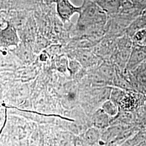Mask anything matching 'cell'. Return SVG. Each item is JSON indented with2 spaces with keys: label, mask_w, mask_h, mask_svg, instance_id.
I'll return each instance as SVG.
<instances>
[{
  "label": "cell",
  "mask_w": 146,
  "mask_h": 146,
  "mask_svg": "<svg viewBox=\"0 0 146 146\" xmlns=\"http://www.w3.org/2000/svg\"><path fill=\"white\" fill-rule=\"evenodd\" d=\"M35 62L30 66H24L14 72V80L22 82H30L34 80L37 74Z\"/></svg>",
  "instance_id": "obj_6"
},
{
  "label": "cell",
  "mask_w": 146,
  "mask_h": 146,
  "mask_svg": "<svg viewBox=\"0 0 146 146\" xmlns=\"http://www.w3.org/2000/svg\"><path fill=\"white\" fill-rule=\"evenodd\" d=\"M82 9L78 14V26H90L107 21L108 14L90 0H83Z\"/></svg>",
  "instance_id": "obj_2"
},
{
  "label": "cell",
  "mask_w": 146,
  "mask_h": 146,
  "mask_svg": "<svg viewBox=\"0 0 146 146\" xmlns=\"http://www.w3.org/2000/svg\"><path fill=\"white\" fill-rule=\"evenodd\" d=\"M21 42L18 31L10 22H6L5 26L0 28V46L13 49Z\"/></svg>",
  "instance_id": "obj_3"
},
{
  "label": "cell",
  "mask_w": 146,
  "mask_h": 146,
  "mask_svg": "<svg viewBox=\"0 0 146 146\" xmlns=\"http://www.w3.org/2000/svg\"><path fill=\"white\" fill-rule=\"evenodd\" d=\"M17 80L7 82V88L2 102L8 106L19 107L31 95V84Z\"/></svg>",
  "instance_id": "obj_1"
},
{
  "label": "cell",
  "mask_w": 146,
  "mask_h": 146,
  "mask_svg": "<svg viewBox=\"0 0 146 146\" xmlns=\"http://www.w3.org/2000/svg\"><path fill=\"white\" fill-rule=\"evenodd\" d=\"M105 11L108 15L117 14L121 0H90Z\"/></svg>",
  "instance_id": "obj_7"
},
{
  "label": "cell",
  "mask_w": 146,
  "mask_h": 146,
  "mask_svg": "<svg viewBox=\"0 0 146 146\" xmlns=\"http://www.w3.org/2000/svg\"><path fill=\"white\" fill-rule=\"evenodd\" d=\"M8 81L0 78V101H2L7 88Z\"/></svg>",
  "instance_id": "obj_9"
},
{
  "label": "cell",
  "mask_w": 146,
  "mask_h": 146,
  "mask_svg": "<svg viewBox=\"0 0 146 146\" xmlns=\"http://www.w3.org/2000/svg\"><path fill=\"white\" fill-rule=\"evenodd\" d=\"M11 49L24 66L31 65L36 60L37 54L29 43L21 41L17 47Z\"/></svg>",
  "instance_id": "obj_4"
},
{
  "label": "cell",
  "mask_w": 146,
  "mask_h": 146,
  "mask_svg": "<svg viewBox=\"0 0 146 146\" xmlns=\"http://www.w3.org/2000/svg\"><path fill=\"white\" fill-rule=\"evenodd\" d=\"M133 40L136 46L146 47V27L136 31L133 36Z\"/></svg>",
  "instance_id": "obj_8"
},
{
  "label": "cell",
  "mask_w": 146,
  "mask_h": 146,
  "mask_svg": "<svg viewBox=\"0 0 146 146\" xmlns=\"http://www.w3.org/2000/svg\"><path fill=\"white\" fill-rule=\"evenodd\" d=\"M55 4L58 16L63 22L70 21L75 14H79L82 9L81 5H74L70 0H58Z\"/></svg>",
  "instance_id": "obj_5"
},
{
  "label": "cell",
  "mask_w": 146,
  "mask_h": 146,
  "mask_svg": "<svg viewBox=\"0 0 146 146\" xmlns=\"http://www.w3.org/2000/svg\"><path fill=\"white\" fill-rule=\"evenodd\" d=\"M46 1L47 3L51 4V3H55L58 0H46Z\"/></svg>",
  "instance_id": "obj_11"
},
{
  "label": "cell",
  "mask_w": 146,
  "mask_h": 146,
  "mask_svg": "<svg viewBox=\"0 0 146 146\" xmlns=\"http://www.w3.org/2000/svg\"><path fill=\"white\" fill-rule=\"evenodd\" d=\"M136 8L140 11L146 9V0H131Z\"/></svg>",
  "instance_id": "obj_10"
},
{
  "label": "cell",
  "mask_w": 146,
  "mask_h": 146,
  "mask_svg": "<svg viewBox=\"0 0 146 146\" xmlns=\"http://www.w3.org/2000/svg\"><path fill=\"white\" fill-rule=\"evenodd\" d=\"M0 49H1V47H0Z\"/></svg>",
  "instance_id": "obj_12"
}]
</instances>
